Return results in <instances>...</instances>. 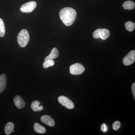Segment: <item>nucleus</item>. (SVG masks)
I'll use <instances>...</instances> for the list:
<instances>
[{
  "instance_id": "nucleus-1",
  "label": "nucleus",
  "mask_w": 135,
  "mask_h": 135,
  "mask_svg": "<svg viewBox=\"0 0 135 135\" xmlns=\"http://www.w3.org/2000/svg\"><path fill=\"white\" fill-rule=\"evenodd\" d=\"M77 12L74 9L65 7L60 10L59 17L64 24L67 26H71L75 22Z\"/></svg>"
},
{
  "instance_id": "nucleus-2",
  "label": "nucleus",
  "mask_w": 135,
  "mask_h": 135,
  "mask_svg": "<svg viewBox=\"0 0 135 135\" xmlns=\"http://www.w3.org/2000/svg\"><path fill=\"white\" fill-rule=\"evenodd\" d=\"M29 39L30 36L28 31L26 29H22L18 35V43L21 47H25L28 44Z\"/></svg>"
},
{
  "instance_id": "nucleus-3",
  "label": "nucleus",
  "mask_w": 135,
  "mask_h": 135,
  "mask_svg": "<svg viewBox=\"0 0 135 135\" xmlns=\"http://www.w3.org/2000/svg\"><path fill=\"white\" fill-rule=\"evenodd\" d=\"M110 32L106 29H99L94 31L93 33V37L94 38H100L103 40H106L110 36Z\"/></svg>"
},
{
  "instance_id": "nucleus-4",
  "label": "nucleus",
  "mask_w": 135,
  "mask_h": 135,
  "mask_svg": "<svg viewBox=\"0 0 135 135\" xmlns=\"http://www.w3.org/2000/svg\"><path fill=\"white\" fill-rule=\"evenodd\" d=\"M70 73L72 75H80L84 72L85 68L80 63H75L70 66Z\"/></svg>"
},
{
  "instance_id": "nucleus-5",
  "label": "nucleus",
  "mask_w": 135,
  "mask_h": 135,
  "mask_svg": "<svg viewBox=\"0 0 135 135\" xmlns=\"http://www.w3.org/2000/svg\"><path fill=\"white\" fill-rule=\"evenodd\" d=\"M59 102L63 106L68 109H72L74 107V105L71 100L67 97L61 96L58 98Z\"/></svg>"
},
{
  "instance_id": "nucleus-6",
  "label": "nucleus",
  "mask_w": 135,
  "mask_h": 135,
  "mask_svg": "<svg viewBox=\"0 0 135 135\" xmlns=\"http://www.w3.org/2000/svg\"><path fill=\"white\" fill-rule=\"evenodd\" d=\"M36 3L35 1H31L25 3L20 7V11L24 13H30L33 11L36 7Z\"/></svg>"
},
{
  "instance_id": "nucleus-7",
  "label": "nucleus",
  "mask_w": 135,
  "mask_h": 135,
  "mask_svg": "<svg viewBox=\"0 0 135 135\" xmlns=\"http://www.w3.org/2000/svg\"><path fill=\"white\" fill-rule=\"evenodd\" d=\"M135 61V51H131L124 57L123 59V64L126 66L130 65Z\"/></svg>"
},
{
  "instance_id": "nucleus-8",
  "label": "nucleus",
  "mask_w": 135,
  "mask_h": 135,
  "mask_svg": "<svg viewBox=\"0 0 135 135\" xmlns=\"http://www.w3.org/2000/svg\"><path fill=\"white\" fill-rule=\"evenodd\" d=\"M41 120L46 125L53 127L55 126V122L53 118L49 115H43L41 118Z\"/></svg>"
},
{
  "instance_id": "nucleus-9",
  "label": "nucleus",
  "mask_w": 135,
  "mask_h": 135,
  "mask_svg": "<svg viewBox=\"0 0 135 135\" xmlns=\"http://www.w3.org/2000/svg\"><path fill=\"white\" fill-rule=\"evenodd\" d=\"M14 103L16 107L18 109H22L25 107L26 103L24 99L19 95H17L14 98Z\"/></svg>"
},
{
  "instance_id": "nucleus-10",
  "label": "nucleus",
  "mask_w": 135,
  "mask_h": 135,
  "mask_svg": "<svg viewBox=\"0 0 135 135\" xmlns=\"http://www.w3.org/2000/svg\"><path fill=\"white\" fill-rule=\"evenodd\" d=\"M7 83V76L5 74H2L0 75V94L6 89Z\"/></svg>"
},
{
  "instance_id": "nucleus-11",
  "label": "nucleus",
  "mask_w": 135,
  "mask_h": 135,
  "mask_svg": "<svg viewBox=\"0 0 135 135\" xmlns=\"http://www.w3.org/2000/svg\"><path fill=\"white\" fill-rule=\"evenodd\" d=\"M59 56V52L58 50L56 48H53L50 54L47 56L44 59V60H53V59L57 58Z\"/></svg>"
},
{
  "instance_id": "nucleus-12",
  "label": "nucleus",
  "mask_w": 135,
  "mask_h": 135,
  "mask_svg": "<svg viewBox=\"0 0 135 135\" xmlns=\"http://www.w3.org/2000/svg\"><path fill=\"white\" fill-rule=\"evenodd\" d=\"M31 107L33 110L35 112L41 111L43 109V106L37 100L34 101L32 103Z\"/></svg>"
},
{
  "instance_id": "nucleus-13",
  "label": "nucleus",
  "mask_w": 135,
  "mask_h": 135,
  "mask_svg": "<svg viewBox=\"0 0 135 135\" xmlns=\"http://www.w3.org/2000/svg\"><path fill=\"white\" fill-rule=\"evenodd\" d=\"M33 129L36 133L39 134H44L46 131L45 128L38 123H35L34 124Z\"/></svg>"
},
{
  "instance_id": "nucleus-14",
  "label": "nucleus",
  "mask_w": 135,
  "mask_h": 135,
  "mask_svg": "<svg viewBox=\"0 0 135 135\" xmlns=\"http://www.w3.org/2000/svg\"><path fill=\"white\" fill-rule=\"evenodd\" d=\"M122 7L125 9L132 10L135 8V3L132 1H127L123 3Z\"/></svg>"
},
{
  "instance_id": "nucleus-15",
  "label": "nucleus",
  "mask_w": 135,
  "mask_h": 135,
  "mask_svg": "<svg viewBox=\"0 0 135 135\" xmlns=\"http://www.w3.org/2000/svg\"><path fill=\"white\" fill-rule=\"evenodd\" d=\"M14 123L12 122H8L5 127V134L7 135H10L14 131Z\"/></svg>"
},
{
  "instance_id": "nucleus-16",
  "label": "nucleus",
  "mask_w": 135,
  "mask_h": 135,
  "mask_svg": "<svg viewBox=\"0 0 135 135\" xmlns=\"http://www.w3.org/2000/svg\"><path fill=\"white\" fill-rule=\"evenodd\" d=\"M125 26L126 30L128 31L132 32L134 30L135 24L133 22L128 21L125 23Z\"/></svg>"
},
{
  "instance_id": "nucleus-17",
  "label": "nucleus",
  "mask_w": 135,
  "mask_h": 135,
  "mask_svg": "<svg viewBox=\"0 0 135 135\" xmlns=\"http://www.w3.org/2000/svg\"><path fill=\"white\" fill-rule=\"evenodd\" d=\"M5 33V24L3 20L0 18V37H3L4 36Z\"/></svg>"
},
{
  "instance_id": "nucleus-18",
  "label": "nucleus",
  "mask_w": 135,
  "mask_h": 135,
  "mask_svg": "<svg viewBox=\"0 0 135 135\" xmlns=\"http://www.w3.org/2000/svg\"><path fill=\"white\" fill-rule=\"evenodd\" d=\"M55 64V61L53 60H45V62L43 63V68L45 69H46L50 66H53Z\"/></svg>"
},
{
  "instance_id": "nucleus-19",
  "label": "nucleus",
  "mask_w": 135,
  "mask_h": 135,
  "mask_svg": "<svg viewBox=\"0 0 135 135\" xmlns=\"http://www.w3.org/2000/svg\"><path fill=\"white\" fill-rule=\"evenodd\" d=\"M121 123L119 121H116L113 123V128L114 130L118 131L120 128Z\"/></svg>"
},
{
  "instance_id": "nucleus-20",
  "label": "nucleus",
  "mask_w": 135,
  "mask_h": 135,
  "mask_svg": "<svg viewBox=\"0 0 135 135\" xmlns=\"http://www.w3.org/2000/svg\"><path fill=\"white\" fill-rule=\"evenodd\" d=\"M101 130L103 132H106L108 130V127L105 123H103L101 127Z\"/></svg>"
},
{
  "instance_id": "nucleus-21",
  "label": "nucleus",
  "mask_w": 135,
  "mask_h": 135,
  "mask_svg": "<svg viewBox=\"0 0 135 135\" xmlns=\"http://www.w3.org/2000/svg\"><path fill=\"white\" fill-rule=\"evenodd\" d=\"M131 90H132V94H133L134 99H135V83H133L132 84L131 87Z\"/></svg>"
}]
</instances>
